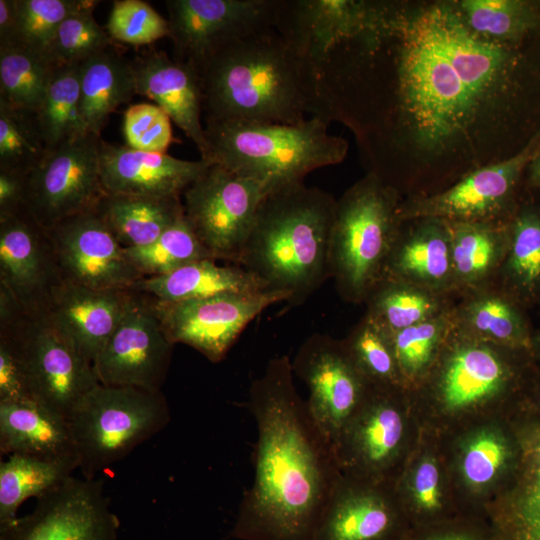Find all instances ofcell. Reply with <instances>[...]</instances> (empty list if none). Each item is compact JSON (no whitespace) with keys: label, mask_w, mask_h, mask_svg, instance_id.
<instances>
[{"label":"cell","mask_w":540,"mask_h":540,"mask_svg":"<svg viewBox=\"0 0 540 540\" xmlns=\"http://www.w3.org/2000/svg\"><path fill=\"white\" fill-rule=\"evenodd\" d=\"M311 115L355 136L367 173L402 199L440 192L521 151L540 131L525 52L431 2L370 1L363 26L313 72Z\"/></svg>","instance_id":"1"},{"label":"cell","mask_w":540,"mask_h":540,"mask_svg":"<svg viewBox=\"0 0 540 540\" xmlns=\"http://www.w3.org/2000/svg\"><path fill=\"white\" fill-rule=\"evenodd\" d=\"M287 355L252 381L248 408L257 425L254 477L230 532L236 540H316L341 476L333 443L293 382Z\"/></svg>","instance_id":"2"},{"label":"cell","mask_w":540,"mask_h":540,"mask_svg":"<svg viewBox=\"0 0 540 540\" xmlns=\"http://www.w3.org/2000/svg\"><path fill=\"white\" fill-rule=\"evenodd\" d=\"M199 76L205 124H300L311 117L312 77L275 28L224 48Z\"/></svg>","instance_id":"3"},{"label":"cell","mask_w":540,"mask_h":540,"mask_svg":"<svg viewBox=\"0 0 540 540\" xmlns=\"http://www.w3.org/2000/svg\"><path fill=\"white\" fill-rule=\"evenodd\" d=\"M336 199L304 182L264 198L237 265L302 305L329 278Z\"/></svg>","instance_id":"4"},{"label":"cell","mask_w":540,"mask_h":540,"mask_svg":"<svg viewBox=\"0 0 540 540\" xmlns=\"http://www.w3.org/2000/svg\"><path fill=\"white\" fill-rule=\"evenodd\" d=\"M328 125L319 117L300 124H205L204 160L256 180L272 192L345 159L348 142L329 134Z\"/></svg>","instance_id":"5"},{"label":"cell","mask_w":540,"mask_h":540,"mask_svg":"<svg viewBox=\"0 0 540 540\" xmlns=\"http://www.w3.org/2000/svg\"><path fill=\"white\" fill-rule=\"evenodd\" d=\"M401 201L395 189L372 173H366L336 200L330 273L344 301L365 303L381 279L400 222Z\"/></svg>","instance_id":"6"},{"label":"cell","mask_w":540,"mask_h":540,"mask_svg":"<svg viewBox=\"0 0 540 540\" xmlns=\"http://www.w3.org/2000/svg\"><path fill=\"white\" fill-rule=\"evenodd\" d=\"M170 419L161 391L96 385L68 419L83 478L95 479L159 433Z\"/></svg>","instance_id":"7"},{"label":"cell","mask_w":540,"mask_h":540,"mask_svg":"<svg viewBox=\"0 0 540 540\" xmlns=\"http://www.w3.org/2000/svg\"><path fill=\"white\" fill-rule=\"evenodd\" d=\"M432 367L435 394L452 411L508 392L532 395L540 376L530 351L482 341L454 326Z\"/></svg>","instance_id":"8"},{"label":"cell","mask_w":540,"mask_h":540,"mask_svg":"<svg viewBox=\"0 0 540 540\" xmlns=\"http://www.w3.org/2000/svg\"><path fill=\"white\" fill-rule=\"evenodd\" d=\"M0 320V336L14 345L33 401L69 419L80 400L99 384L84 360L42 316L18 309Z\"/></svg>","instance_id":"9"},{"label":"cell","mask_w":540,"mask_h":540,"mask_svg":"<svg viewBox=\"0 0 540 540\" xmlns=\"http://www.w3.org/2000/svg\"><path fill=\"white\" fill-rule=\"evenodd\" d=\"M540 146V131L517 154L471 171L432 195L402 199L399 220L436 218L449 224H507L525 190L526 169Z\"/></svg>","instance_id":"10"},{"label":"cell","mask_w":540,"mask_h":540,"mask_svg":"<svg viewBox=\"0 0 540 540\" xmlns=\"http://www.w3.org/2000/svg\"><path fill=\"white\" fill-rule=\"evenodd\" d=\"M268 193L262 183L210 164L183 193L185 217L215 260L237 265Z\"/></svg>","instance_id":"11"},{"label":"cell","mask_w":540,"mask_h":540,"mask_svg":"<svg viewBox=\"0 0 540 540\" xmlns=\"http://www.w3.org/2000/svg\"><path fill=\"white\" fill-rule=\"evenodd\" d=\"M174 59L199 74L224 48L274 28L280 0H166Z\"/></svg>","instance_id":"12"},{"label":"cell","mask_w":540,"mask_h":540,"mask_svg":"<svg viewBox=\"0 0 540 540\" xmlns=\"http://www.w3.org/2000/svg\"><path fill=\"white\" fill-rule=\"evenodd\" d=\"M101 136L87 133L48 150L26 176V209L46 230L94 212L106 194L100 176Z\"/></svg>","instance_id":"13"},{"label":"cell","mask_w":540,"mask_h":540,"mask_svg":"<svg viewBox=\"0 0 540 540\" xmlns=\"http://www.w3.org/2000/svg\"><path fill=\"white\" fill-rule=\"evenodd\" d=\"M150 300L164 333L174 345L186 344L211 362H219L256 316L274 303L287 302L288 296L268 290L170 302Z\"/></svg>","instance_id":"14"},{"label":"cell","mask_w":540,"mask_h":540,"mask_svg":"<svg viewBox=\"0 0 540 540\" xmlns=\"http://www.w3.org/2000/svg\"><path fill=\"white\" fill-rule=\"evenodd\" d=\"M36 500L31 513L0 528V540H118L103 480L72 475Z\"/></svg>","instance_id":"15"},{"label":"cell","mask_w":540,"mask_h":540,"mask_svg":"<svg viewBox=\"0 0 540 540\" xmlns=\"http://www.w3.org/2000/svg\"><path fill=\"white\" fill-rule=\"evenodd\" d=\"M173 347L150 298L131 290L121 321L92 366L100 384L159 392Z\"/></svg>","instance_id":"16"},{"label":"cell","mask_w":540,"mask_h":540,"mask_svg":"<svg viewBox=\"0 0 540 540\" xmlns=\"http://www.w3.org/2000/svg\"><path fill=\"white\" fill-rule=\"evenodd\" d=\"M293 373L306 384V401L315 422L334 444L365 401L370 385L342 340L315 333L299 347Z\"/></svg>","instance_id":"17"},{"label":"cell","mask_w":540,"mask_h":540,"mask_svg":"<svg viewBox=\"0 0 540 540\" xmlns=\"http://www.w3.org/2000/svg\"><path fill=\"white\" fill-rule=\"evenodd\" d=\"M47 231L66 283L94 289L130 290L144 278L94 212L62 220Z\"/></svg>","instance_id":"18"},{"label":"cell","mask_w":540,"mask_h":540,"mask_svg":"<svg viewBox=\"0 0 540 540\" xmlns=\"http://www.w3.org/2000/svg\"><path fill=\"white\" fill-rule=\"evenodd\" d=\"M63 282L51 237L29 211L0 217V285L24 311L42 316Z\"/></svg>","instance_id":"19"},{"label":"cell","mask_w":540,"mask_h":540,"mask_svg":"<svg viewBox=\"0 0 540 540\" xmlns=\"http://www.w3.org/2000/svg\"><path fill=\"white\" fill-rule=\"evenodd\" d=\"M397 388L371 386L360 409L344 427L334 448L341 473L377 480L396 458L404 436Z\"/></svg>","instance_id":"20"},{"label":"cell","mask_w":540,"mask_h":540,"mask_svg":"<svg viewBox=\"0 0 540 540\" xmlns=\"http://www.w3.org/2000/svg\"><path fill=\"white\" fill-rule=\"evenodd\" d=\"M131 290L94 289L63 282L42 317L84 360L93 364L121 321Z\"/></svg>","instance_id":"21"},{"label":"cell","mask_w":540,"mask_h":540,"mask_svg":"<svg viewBox=\"0 0 540 540\" xmlns=\"http://www.w3.org/2000/svg\"><path fill=\"white\" fill-rule=\"evenodd\" d=\"M368 8L364 0H280L274 28L312 77L332 46L362 27Z\"/></svg>","instance_id":"22"},{"label":"cell","mask_w":540,"mask_h":540,"mask_svg":"<svg viewBox=\"0 0 540 540\" xmlns=\"http://www.w3.org/2000/svg\"><path fill=\"white\" fill-rule=\"evenodd\" d=\"M209 162L182 160L101 140L99 167L106 193L180 197L208 168Z\"/></svg>","instance_id":"23"},{"label":"cell","mask_w":540,"mask_h":540,"mask_svg":"<svg viewBox=\"0 0 540 540\" xmlns=\"http://www.w3.org/2000/svg\"><path fill=\"white\" fill-rule=\"evenodd\" d=\"M375 482L341 473L316 540H401V516Z\"/></svg>","instance_id":"24"},{"label":"cell","mask_w":540,"mask_h":540,"mask_svg":"<svg viewBox=\"0 0 540 540\" xmlns=\"http://www.w3.org/2000/svg\"><path fill=\"white\" fill-rule=\"evenodd\" d=\"M136 94L155 102L196 145L201 159L207 156L202 122L200 76L190 65L150 50L130 60Z\"/></svg>","instance_id":"25"},{"label":"cell","mask_w":540,"mask_h":540,"mask_svg":"<svg viewBox=\"0 0 540 540\" xmlns=\"http://www.w3.org/2000/svg\"><path fill=\"white\" fill-rule=\"evenodd\" d=\"M382 277L439 293L457 294L449 224L436 218L400 220Z\"/></svg>","instance_id":"26"},{"label":"cell","mask_w":540,"mask_h":540,"mask_svg":"<svg viewBox=\"0 0 540 540\" xmlns=\"http://www.w3.org/2000/svg\"><path fill=\"white\" fill-rule=\"evenodd\" d=\"M529 310L494 282L458 294L453 326L470 337L531 352L534 326Z\"/></svg>","instance_id":"27"},{"label":"cell","mask_w":540,"mask_h":540,"mask_svg":"<svg viewBox=\"0 0 540 540\" xmlns=\"http://www.w3.org/2000/svg\"><path fill=\"white\" fill-rule=\"evenodd\" d=\"M0 452L79 460L68 420L33 400L0 401Z\"/></svg>","instance_id":"28"},{"label":"cell","mask_w":540,"mask_h":540,"mask_svg":"<svg viewBox=\"0 0 540 540\" xmlns=\"http://www.w3.org/2000/svg\"><path fill=\"white\" fill-rule=\"evenodd\" d=\"M508 232L507 253L493 282L531 311L540 306V193L525 186Z\"/></svg>","instance_id":"29"},{"label":"cell","mask_w":540,"mask_h":540,"mask_svg":"<svg viewBox=\"0 0 540 540\" xmlns=\"http://www.w3.org/2000/svg\"><path fill=\"white\" fill-rule=\"evenodd\" d=\"M130 290L153 300L170 302L270 289L257 275L239 265L221 266L217 260L204 259L164 275L144 277Z\"/></svg>","instance_id":"30"},{"label":"cell","mask_w":540,"mask_h":540,"mask_svg":"<svg viewBox=\"0 0 540 540\" xmlns=\"http://www.w3.org/2000/svg\"><path fill=\"white\" fill-rule=\"evenodd\" d=\"M94 213L124 249L150 245L185 214L180 197L111 193L102 197Z\"/></svg>","instance_id":"31"},{"label":"cell","mask_w":540,"mask_h":540,"mask_svg":"<svg viewBox=\"0 0 540 540\" xmlns=\"http://www.w3.org/2000/svg\"><path fill=\"white\" fill-rule=\"evenodd\" d=\"M135 94L131 62L114 45L82 63L80 112L88 133L100 136L109 116Z\"/></svg>","instance_id":"32"},{"label":"cell","mask_w":540,"mask_h":540,"mask_svg":"<svg viewBox=\"0 0 540 540\" xmlns=\"http://www.w3.org/2000/svg\"><path fill=\"white\" fill-rule=\"evenodd\" d=\"M519 431L516 482L497 516L496 532L501 540H540V422Z\"/></svg>","instance_id":"33"},{"label":"cell","mask_w":540,"mask_h":540,"mask_svg":"<svg viewBox=\"0 0 540 540\" xmlns=\"http://www.w3.org/2000/svg\"><path fill=\"white\" fill-rule=\"evenodd\" d=\"M449 226L456 293L493 282L507 253L508 223H459Z\"/></svg>","instance_id":"34"},{"label":"cell","mask_w":540,"mask_h":540,"mask_svg":"<svg viewBox=\"0 0 540 540\" xmlns=\"http://www.w3.org/2000/svg\"><path fill=\"white\" fill-rule=\"evenodd\" d=\"M457 296L382 277L364 303L365 314L392 335L448 312Z\"/></svg>","instance_id":"35"},{"label":"cell","mask_w":540,"mask_h":540,"mask_svg":"<svg viewBox=\"0 0 540 540\" xmlns=\"http://www.w3.org/2000/svg\"><path fill=\"white\" fill-rule=\"evenodd\" d=\"M468 28L500 43L521 45L540 39V1H454Z\"/></svg>","instance_id":"36"},{"label":"cell","mask_w":540,"mask_h":540,"mask_svg":"<svg viewBox=\"0 0 540 540\" xmlns=\"http://www.w3.org/2000/svg\"><path fill=\"white\" fill-rule=\"evenodd\" d=\"M78 459L46 460L13 454L0 463V528L17 517L19 507L29 498H38L57 487L73 471Z\"/></svg>","instance_id":"37"},{"label":"cell","mask_w":540,"mask_h":540,"mask_svg":"<svg viewBox=\"0 0 540 540\" xmlns=\"http://www.w3.org/2000/svg\"><path fill=\"white\" fill-rule=\"evenodd\" d=\"M81 65L53 66L44 100L36 111L48 150L88 133L80 112Z\"/></svg>","instance_id":"38"},{"label":"cell","mask_w":540,"mask_h":540,"mask_svg":"<svg viewBox=\"0 0 540 540\" xmlns=\"http://www.w3.org/2000/svg\"><path fill=\"white\" fill-rule=\"evenodd\" d=\"M52 71L53 65L41 52L21 45L0 48V102L36 112Z\"/></svg>","instance_id":"39"},{"label":"cell","mask_w":540,"mask_h":540,"mask_svg":"<svg viewBox=\"0 0 540 540\" xmlns=\"http://www.w3.org/2000/svg\"><path fill=\"white\" fill-rule=\"evenodd\" d=\"M342 341L370 386L400 388L405 385L396 361L391 334L367 314Z\"/></svg>","instance_id":"40"},{"label":"cell","mask_w":540,"mask_h":540,"mask_svg":"<svg viewBox=\"0 0 540 540\" xmlns=\"http://www.w3.org/2000/svg\"><path fill=\"white\" fill-rule=\"evenodd\" d=\"M47 151L36 112L0 102V170L27 176Z\"/></svg>","instance_id":"41"},{"label":"cell","mask_w":540,"mask_h":540,"mask_svg":"<svg viewBox=\"0 0 540 540\" xmlns=\"http://www.w3.org/2000/svg\"><path fill=\"white\" fill-rule=\"evenodd\" d=\"M125 253L144 277L164 275L195 261L214 259L193 232L185 214L150 245L125 249Z\"/></svg>","instance_id":"42"},{"label":"cell","mask_w":540,"mask_h":540,"mask_svg":"<svg viewBox=\"0 0 540 540\" xmlns=\"http://www.w3.org/2000/svg\"><path fill=\"white\" fill-rule=\"evenodd\" d=\"M451 310L391 335L405 385L425 378L434 365L453 327Z\"/></svg>","instance_id":"43"},{"label":"cell","mask_w":540,"mask_h":540,"mask_svg":"<svg viewBox=\"0 0 540 540\" xmlns=\"http://www.w3.org/2000/svg\"><path fill=\"white\" fill-rule=\"evenodd\" d=\"M94 8L68 16L57 28L45 56L53 66L82 64L95 54L114 45L95 20Z\"/></svg>","instance_id":"44"},{"label":"cell","mask_w":540,"mask_h":540,"mask_svg":"<svg viewBox=\"0 0 540 540\" xmlns=\"http://www.w3.org/2000/svg\"><path fill=\"white\" fill-rule=\"evenodd\" d=\"M98 4L96 0H18L16 45L45 55L57 28L68 16Z\"/></svg>","instance_id":"45"},{"label":"cell","mask_w":540,"mask_h":540,"mask_svg":"<svg viewBox=\"0 0 540 540\" xmlns=\"http://www.w3.org/2000/svg\"><path fill=\"white\" fill-rule=\"evenodd\" d=\"M500 432L485 430L475 434L466 444L461 460L465 481L483 487L497 477L511 460L520 457V450Z\"/></svg>","instance_id":"46"},{"label":"cell","mask_w":540,"mask_h":540,"mask_svg":"<svg viewBox=\"0 0 540 540\" xmlns=\"http://www.w3.org/2000/svg\"><path fill=\"white\" fill-rule=\"evenodd\" d=\"M106 31L113 41L142 46L168 37L169 25L144 1L117 0L113 2Z\"/></svg>","instance_id":"47"},{"label":"cell","mask_w":540,"mask_h":540,"mask_svg":"<svg viewBox=\"0 0 540 540\" xmlns=\"http://www.w3.org/2000/svg\"><path fill=\"white\" fill-rule=\"evenodd\" d=\"M123 133L127 146L151 153H166L175 140L168 114L150 103L133 104L126 109Z\"/></svg>","instance_id":"48"},{"label":"cell","mask_w":540,"mask_h":540,"mask_svg":"<svg viewBox=\"0 0 540 540\" xmlns=\"http://www.w3.org/2000/svg\"><path fill=\"white\" fill-rule=\"evenodd\" d=\"M411 491L417 515L433 518L441 514L440 474L434 459L426 458L419 463L412 477Z\"/></svg>","instance_id":"49"},{"label":"cell","mask_w":540,"mask_h":540,"mask_svg":"<svg viewBox=\"0 0 540 540\" xmlns=\"http://www.w3.org/2000/svg\"><path fill=\"white\" fill-rule=\"evenodd\" d=\"M32 400L14 345L0 336V401Z\"/></svg>","instance_id":"50"},{"label":"cell","mask_w":540,"mask_h":540,"mask_svg":"<svg viewBox=\"0 0 540 540\" xmlns=\"http://www.w3.org/2000/svg\"><path fill=\"white\" fill-rule=\"evenodd\" d=\"M26 208V176L0 170V217Z\"/></svg>","instance_id":"51"},{"label":"cell","mask_w":540,"mask_h":540,"mask_svg":"<svg viewBox=\"0 0 540 540\" xmlns=\"http://www.w3.org/2000/svg\"><path fill=\"white\" fill-rule=\"evenodd\" d=\"M411 536L410 538L403 536L401 540H491L481 530L465 524L439 526Z\"/></svg>","instance_id":"52"},{"label":"cell","mask_w":540,"mask_h":540,"mask_svg":"<svg viewBox=\"0 0 540 540\" xmlns=\"http://www.w3.org/2000/svg\"><path fill=\"white\" fill-rule=\"evenodd\" d=\"M18 0H0V48L17 44Z\"/></svg>","instance_id":"53"},{"label":"cell","mask_w":540,"mask_h":540,"mask_svg":"<svg viewBox=\"0 0 540 540\" xmlns=\"http://www.w3.org/2000/svg\"><path fill=\"white\" fill-rule=\"evenodd\" d=\"M525 186L540 193V146L526 169Z\"/></svg>","instance_id":"54"},{"label":"cell","mask_w":540,"mask_h":540,"mask_svg":"<svg viewBox=\"0 0 540 540\" xmlns=\"http://www.w3.org/2000/svg\"><path fill=\"white\" fill-rule=\"evenodd\" d=\"M539 311V324L537 328H534L531 342V354L540 371V306L537 308Z\"/></svg>","instance_id":"55"},{"label":"cell","mask_w":540,"mask_h":540,"mask_svg":"<svg viewBox=\"0 0 540 540\" xmlns=\"http://www.w3.org/2000/svg\"><path fill=\"white\" fill-rule=\"evenodd\" d=\"M531 398L534 399V400H537L539 406H540V376H539V379L537 381V384L533 390V393L531 395Z\"/></svg>","instance_id":"56"}]
</instances>
